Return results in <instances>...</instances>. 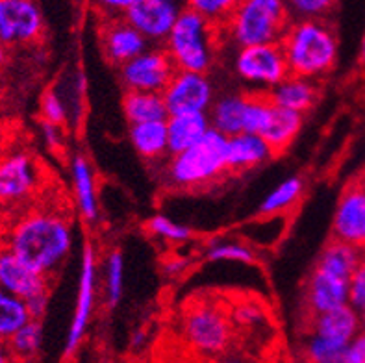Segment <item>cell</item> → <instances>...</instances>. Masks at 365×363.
Here are the masks:
<instances>
[{"label":"cell","mask_w":365,"mask_h":363,"mask_svg":"<svg viewBox=\"0 0 365 363\" xmlns=\"http://www.w3.org/2000/svg\"><path fill=\"white\" fill-rule=\"evenodd\" d=\"M74 243L69 217L52 210L23 215L8 235V248L37 275L56 272L69 257Z\"/></svg>","instance_id":"1"},{"label":"cell","mask_w":365,"mask_h":363,"mask_svg":"<svg viewBox=\"0 0 365 363\" xmlns=\"http://www.w3.org/2000/svg\"><path fill=\"white\" fill-rule=\"evenodd\" d=\"M280 46L289 74L306 80L330 73L338 60V37L324 19L292 21Z\"/></svg>","instance_id":"2"},{"label":"cell","mask_w":365,"mask_h":363,"mask_svg":"<svg viewBox=\"0 0 365 363\" xmlns=\"http://www.w3.org/2000/svg\"><path fill=\"white\" fill-rule=\"evenodd\" d=\"M219 28L210 24L190 6H184L165 41V52L176 71L206 74L217 51Z\"/></svg>","instance_id":"3"},{"label":"cell","mask_w":365,"mask_h":363,"mask_svg":"<svg viewBox=\"0 0 365 363\" xmlns=\"http://www.w3.org/2000/svg\"><path fill=\"white\" fill-rule=\"evenodd\" d=\"M228 138L210 130L197 145L171 156L167 161V180L180 189H195L208 185L228 173Z\"/></svg>","instance_id":"4"},{"label":"cell","mask_w":365,"mask_h":363,"mask_svg":"<svg viewBox=\"0 0 365 363\" xmlns=\"http://www.w3.org/2000/svg\"><path fill=\"white\" fill-rule=\"evenodd\" d=\"M282 0H245L236 2L225 32L240 48L280 43L292 21Z\"/></svg>","instance_id":"5"},{"label":"cell","mask_w":365,"mask_h":363,"mask_svg":"<svg viewBox=\"0 0 365 363\" xmlns=\"http://www.w3.org/2000/svg\"><path fill=\"white\" fill-rule=\"evenodd\" d=\"M234 69L245 83L269 91L289 76L286 56L280 43L240 48L234 61Z\"/></svg>","instance_id":"6"},{"label":"cell","mask_w":365,"mask_h":363,"mask_svg":"<svg viewBox=\"0 0 365 363\" xmlns=\"http://www.w3.org/2000/svg\"><path fill=\"white\" fill-rule=\"evenodd\" d=\"M184 336L202 354H221L230 345V319L212 304H199L184 317Z\"/></svg>","instance_id":"7"},{"label":"cell","mask_w":365,"mask_h":363,"mask_svg":"<svg viewBox=\"0 0 365 363\" xmlns=\"http://www.w3.org/2000/svg\"><path fill=\"white\" fill-rule=\"evenodd\" d=\"M169 116L208 113L215 101V89L208 74L176 71L162 93Z\"/></svg>","instance_id":"8"},{"label":"cell","mask_w":365,"mask_h":363,"mask_svg":"<svg viewBox=\"0 0 365 363\" xmlns=\"http://www.w3.org/2000/svg\"><path fill=\"white\" fill-rule=\"evenodd\" d=\"M175 73L176 67L165 48L148 46L143 54L120 67V80L128 91L163 93Z\"/></svg>","instance_id":"9"},{"label":"cell","mask_w":365,"mask_h":363,"mask_svg":"<svg viewBox=\"0 0 365 363\" xmlns=\"http://www.w3.org/2000/svg\"><path fill=\"white\" fill-rule=\"evenodd\" d=\"M45 17L32 0H0V43L30 45L43 36Z\"/></svg>","instance_id":"10"},{"label":"cell","mask_w":365,"mask_h":363,"mask_svg":"<svg viewBox=\"0 0 365 363\" xmlns=\"http://www.w3.org/2000/svg\"><path fill=\"white\" fill-rule=\"evenodd\" d=\"M180 11L173 0H132L123 19L148 43H165Z\"/></svg>","instance_id":"11"},{"label":"cell","mask_w":365,"mask_h":363,"mask_svg":"<svg viewBox=\"0 0 365 363\" xmlns=\"http://www.w3.org/2000/svg\"><path fill=\"white\" fill-rule=\"evenodd\" d=\"M95 287H97V254L93 245L86 243L82 250V265H80L78 295H76V306H74L73 321H71L69 334L65 341V354L71 356L78 349L86 336L89 317L95 302Z\"/></svg>","instance_id":"12"},{"label":"cell","mask_w":365,"mask_h":363,"mask_svg":"<svg viewBox=\"0 0 365 363\" xmlns=\"http://www.w3.org/2000/svg\"><path fill=\"white\" fill-rule=\"evenodd\" d=\"M334 240L365 250V182H354L343 191L332 221Z\"/></svg>","instance_id":"13"},{"label":"cell","mask_w":365,"mask_h":363,"mask_svg":"<svg viewBox=\"0 0 365 363\" xmlns=\"http://www.w3.org/2000/svg\"><path fill=\"white\" fill-rule=\"evenodd\" d=\"M39 185V167L26 152L0 158V203H21Z\"/></svg>","instance_id":"14"},{"label":"cell","mask_w":365,"mask_h":363,"mask_svg":"<svg viewBox=\"0 0 365 363\" xmlns=\"http://www.w3.org/2000/svg\"><path fill=\"white\" fill-rule=\"evenodd\" d=\"M0 290L15 295L24 302L48 293V278L24 265L8 247L0 248Z\"/></svg>","instance_id":"15"},{"label":"cell","mask_w":365,"mask_h":363,"mask_svg":"<svg viewBox=\"0 0 365 363\" xmlns=\"http://www.w3.org/2000/svg\"><path fill=\"white\" fill-rule=\"evenodd\" d=\"M102 51L111 63L123 67L125 63L143 54L148 48V41L135 28L130 26L123 17L108 19L101 32Z\"/></svg>","instance_id":"16"},{"label":"cell","mask_w":365,"mask_h":363,"mask_svg":"<svg viewBox=\"0 0 365 363\" xmlns=\"http://www.w3.org/2000/svg\"><path fill=\"white\" fill-rule=\"evenodd\" d=\"M349 304V280L314 267L306 284V306L312 317Z\"/></svg>","instance_id":"17"},{"label":"cell","mask_w":365,"mask_h":363,"mask_svg":"<svg viewBox=\"0 0 365 363\" xmlns=\"http://www.w3.org/2000/svg\"><path fill=\"white\" fill-rule=\"evenodd\" d=\"M249 95L245 93H227L215 97L208 111L212 130L222 133L225 138H234L245 133V111Z\"/></svg>","instance_id":"18"},{"label":"cell","mask_w":365,"mask_h":363,"mask_svg":"<svg viewBox=\"0 0 365 363\" xmlns=\"http://www.w3.org/2000/svg\"><path fill=\"white\" fill-rule=\"evenodd\" d=\"M310 332H315L323 337L338 341L343 345H351V341L361 332L360 312L354 310L351 304L332 312L321 313L312 317Z\"/></svg>","instance_id":"19"},{"label":"cell","mask_w":365,"mask_h":363,"mask_svg":"<svg viewBox=\"0 0 365 363\" xmlns=\"http://www.w3.org/2000/svg\"><path fill=\"white\" fill-rule=\"evenodd\" d=\"M212 130L208 113H184L167 117L169 154H180L200 141Z\"/></svg>","instance_id":"20"},{"label":"cell","mask_w":365,"mask_h":363,"mask_svg":"<svg viewBox=\"0 0 365 363\" xmlns=\"http://www.w3.org/2000/svg\"><path fill=\"white\" fill-rule=\"evenodd\" d=\"M227 156L228 170H249L271 160L274 152L256 133H240L228 138Z\"/></svg>","instance_id":"21"},{"label":"cell","mask_w":365,"mask_h":363,"mask_svg":"<svg viewBox=\"0 0 365 363\" xmlns=\"http://www.w3.org/2000/svg\"><path fill=\"white\" fill-rule=\"evenodd\" d=\"M267 97L274 106L304 116L306 111L314 108L315 101H317V86L312 80L289 74L286 80L278 83L277 88L267 93Z\"/></svg>","instance_id":"22"},{"label":"cell","mask_w":365,"mask_h":363,"mask_svg":"<svg viewBox=\"0 0 365 363\" xmlns=\"http://www.w3.org/2000/svg\"><path fill=\"white\" fill-rule=\"evenodd\" d=\"M302 128V116L295 111L282 110V108L274 106L271 102V110L265 119L264 128L259 132V138H264L269 147L273 148L274 156L282 154L299 136Z\"/></svg>","instance_id":"23"},{"label":"cell","mask_w":365,"mask_h":363,"mask_svg":"<svg viewBox=\"0 0 365 363\" xmlns=\"http://www.w3.org/2000/svg\"><path fill=\"white\" fill-rule=\"evenodd\" d=\"M73 188L76 204L86 221L95 223L98 219V197H97V184H95V176L89 161L76 154L73 158Z\"/></svg>","instance_id":"24"},{"label":"cell","mask_w":365,"mask_h":363,"mask_svg":"<svg viewBox=\"0 0 365 363\" xmlns=\"http://www.w3.org/2000/svg\"><path fill=\"white\" fill-rule=\"evenodd\" d=\"M123 111H125V117L130 126L132 124L167 121V117H169L162 93L126 91V95L123 97Z\"/></svg>","instance_id":"25"},{"label":"cell","mask_w":365,"mask_h":363,"mask_svg":"<svg viewBox=\"0 0 365 363\" xmlns=\"http://www.w3.org/2000/svg\"><path fill=\"white\" fill-rule=\"evenodd\" d=\"M130 141L141 158L150 161L160 160L169 152L167 121L132 124L130 126Z\"/></svg>","instance_id":"26"},{"label":"cell","mask_w":365,"mask_h":363,"mask_svg":"<svg viewBox=\"0 0 365 363\" xmlns=\"http://www.w3.org/2000/svg\"><path fill=\"white\" fill-rule=\"evenodd\" d=\"M364 254L365 250H360V248L343 243L339 240H332L323 248L315 267L351 282V276L354 275L356 267L360 265Z\"/></svg>","instance_id":"27"},{"label":"cell","mask_w":365,"mask_h":363,"mask_svg":"<svg viewBox=\"0 0 365 363\" xmlns=\"http://www.w3.org/2000/svg\"><path fill=\"white\" fill-rule=\"evenodd\" d=\"M32 321L24 300L0 290V341L8 343L26 322Z\"/></svg>","instance_id":"28"},{"label":"cell","mask_w":365,"mask_h":363,"mask_svg":"<svg viewBox=\"0 0 365 363\" xmlns=\"http://www.w3.org/2000/svg\"><path fill=\"white\" fill-rule=\"evenodd\" d=\"M347 349L349 345L308 332L302 343V359L304 363H345Z\"/></svg>","instance_id":"29"},{"label":"cell","mask_w":365,"mask_h":363,"mask_svg":"<svg viewBox=\"0 0 365 363\" xmlns=\"http://www.w3.org/2000/svg\"><path fill=\"white\" fill-rule=\"evenodd\" d=\"M302 191H304V182H302V178H299V176H289L284 182H280L262 200V204H259V213L262 215H277L280 212H286V210H289L301 198Z\"/></svg>","instance_id":"30"},{"label":"cell","mask_w":365,"mask_h":363,"mask_svg":"<svg viewBox=\"0 0 365 363\" xmlns=\"http://www.w3.org/2000/svg\"><path fill=\"white\" fill-rule=\"evenodd\" d=\"M9 352L14 354L17 362H28L39 354L43 345V324L41 321L26 322L11 339L6 343Z\"/></svg>","instance_id":"31"},{"label":"cell","mask_w":365,"mask_h":363,"mask_svg":"<svg viewBox=\"0 0 365 363\" xmlns=\"http://www.w3.org/2000/svg\"><path fill=\"white\" fill-rule=\"evenodd\" d=\"M104 290L110 306H117L125 291V257L120 250H111L104 265Z\"/></svg>","instance_id":"32"},{"label":"cell","mask_w":365,"mask_h":363,"mask_svg":"<svg viewBox=\"0 0 365 363\" xmlns=\"http://www.w3.org/2000/svg\"><path fill=\"white\" fill-rule=\"evenodd\" d=\"M206 257L210 262H236V263H255L252 248L240 241L215 240L206 248Z\"/></svg>","instance_id":"33"},{"label":"cell","mask_w":365,"mask_h":363,"mask_svg":"<svg viewBox=\"0 0 365 363\" xmlns=\"http://www.w3.org/2000/svg\"><path fill=\"white\" fill-rule=\"evenodd\" d=\"M147 230L153 235H156V237H160V240L171 241V243H185L193 235L190 226L175 223L165 215L150 217L147 223Z\"/></svg>","instance_id":"34"},{"label":"cell","mask_w":365,"mask_h":363,"mask_svg":"<svg viewBox=\"0 0 365 363\" xmlns=\"http://www.w3.org/2000/svg\"><path fill=\"white\" fill-rule=\"evenodd\" d=\"M187 6L199 15H202L210 24L222 30L225 24L228 23L234 8H236V2H230V0H191Z\"/></svg>","instance_id":"35"},{"label":"cell","mask_w":365,"mask_h":363,"mask_svg":"<svg viewBox=\"0 0 365 363\" xmlns=\"http://www.w3.org/2000/svg\"><path fill=\"white\" fill-rule=\"evenodd\" d=\"M286 6L295 21H312V19H323V15L330 11L334 4L330 0H292Z\"/></svg>","instance_id":"36"},{"label":"cell","mask_w":365,"mask_h":363,"mask_svg":"<svg viewBox=\"0 0 365 363\" xmlns=\"http://www.w3.org/2000/svg\"><path fill=\"white\" fill-rule=\"evenodd\" d=\"M41 113H43V121L52 124H61L65 123L67 119V110H65L63 101L60 98V95L56 91H46L43 95L41 101Z\"/></svg>","instance_id":"37"},{"label":"cell","mask_w":365,"mask_h":363,"mask_svg":"<svg viewBox=\"0 0 365 363\" xmlns=\"http://www.w3.org/2000/svg\"><path fill=\"white\" fill-rule=\"evenodd\" d=\"M349 304L358 312L365 308V254L349 282Z\"/></svg>","instance_id":"38"},{"label":"cell","mask_w":365,"mask_h":363,"mask_svg":"<svg viewBox=\"0 0 365 363\" xmlns=\"http://www.w3.org/2000/svg\"><path fill=\"white\" fill-rule=\"evenodd\" d=\"M232 319L237 324H245V327H256L265 321V313L259 304L252 302H241L237 304L236 310L232 312Z\"/></svg>","instance_id":"39"},{"label":"cell","mask_w":365,"mask_h":363,"mask_svg":"<svg viewBox=\"0 0 365 363\" xmlns=\"http://www.w3.org/2000/svg\"><path fill=\"white\" fill-rule=\"evenodd\" d=\"M345 363H365V332L361 330L354 339L345 354Z\"/></svg>","instance_id":"40"},{"label":"cell","mask_w":365,"mask_h":363,"mask_svg":"<svg viewBox=\"0 0 365 363\" xmlns=\"http://www.w3.org/2000/svg\"><path fill=\"white\" fill-rule=\"evenodd\" d=\"M41 136H43V141L45 145L51 150H58L61 147V130L58 124H52V123H46V121H41Z\"/></svg>","instance_id":"41"},{"label":"cell","mask_w":365,"mask_h":363,"mask_svg":"<svg viewBox=\"0 0 365 363\" xmlns=\"http://www.w3.org/2000/svg\"><path fill=\"white\" fill-rule=\"evenodd\" d=\"M132 0H106V2H101V6L110 14H117V17H123V14L126 11V8L130 6Z\"/></svg>","instance_id":"42"},{"label":"cell","mask_w":365,"mask_h":363,"mask_svg":"<svg viewBox=\"0 0 365 363\" xmlns=\"http://www.w3.org/2000/svg\"><path fill=\"white\" fill-rule=\"evenodd\" d=\"M0 363H19L17 359L14 358V354L9 352L8 345L0 341Z\"/></svg>","instance_id":"43"},{"label":"cell","mask_w":365,"mask_h":363,"mask_svg":"<svg viewBox=\"0 0 365 363\" xmlns=\"http://www.w3.org/2000/svg\"><path fill=\"white\" fill-rule=\"evenodd\" d=\"M145 341H147V332L145 330H135L132 334V347L134 349H141L145 345Z\"/></svg>","instance_id":"44"},{"label":"cell","mask_w":365,"mask_h":363,"mask_svg":"<svg viewBox=\"0 0 365 363\" xmlns=\"http://www.w3.org/2000/svg\"><path fill=\"white\" fill-rule=\"evenodd\" d=\"M184 267H185L184 260H180V262H178V260H173V262L167 263V272H169V275H176V272L182 271Z\"/></svg>","instance_id":"45"},{"label":"cell","mask_w":365,"mask_h":363,"mask_svg":"<svg viewBox=\"0 0 365 363\" xmlns=\"http://www.w3.org/2000/svg\"><path fill=\"white\" fill-rule=\"evenodd\" d=\"M4 61H6V46L0 43V69H2Z\"/></svg>","instance_id":"46"},{"label":"cell","mask_w":365,"mask_h":363,"mask_svg":"<svg viewBox=\"0 0 365 363\" xmlns=\"http://www.w3.org/2000/svg\"><path fill=\"white\" fill-rule=\"evenodd\" d=\"M360 322H361V330L365 332V308L360 312Z\"/></svg>","instance_id":"47"},{"label":"cell","mask_w":365,"mask_h":363,"mask_svg":"<svg viewBox=\"0 0 365 363\" xmlns=\"http://www.w3.org/2000/svg\"><path fill=\"white\" fill-rule=\"evenodd\" d=\"M221 363H245V362H241V359L237 358H228V359H222Z\"/></svg>","instance_id":"48"},{"label":"cell","mask_w":365,"mask_h":363,"mask_svg":"<svg viewBox=\"0 0 365 363\" xmlns=\"http://www.w3.org/2000/svg\"><path fill=\"white\" fill-rule=\"evenodd\" d=\"M361 58L365 60V36H364V41H361Z\"/></svg>","instance_id":"49"},{"label":"cell","mask_w":365,"mask_h":363,"mask_svg":"<svg viewBox=\"0 0 365 363\" xmlns=\"http://www.w3.org/2000/svg\"><path fill=\"white\" fill-rule=\"evenodd\" d=\"M101 363H111V362H108V359H102V362Z\"/></svg>","instance_id":"50"}]
</instances>
